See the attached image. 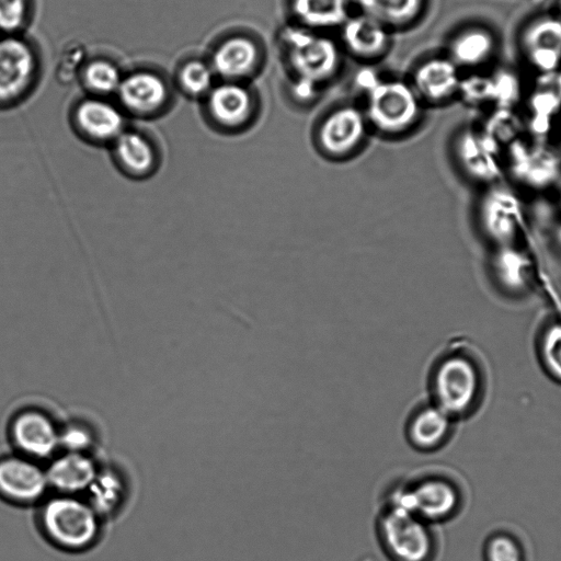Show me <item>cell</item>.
Masks as SVG:
<instances>
[{
  "instance_id": "6da1fadb",
  "label": "cell",
  "mask_w": 561,
  "mask_h": 561,
  "mask_svg": "<svg viewBox=\"0 0 561 561\" xmlns=\"http://www.w3.org/2000/svg\"><path fill=\"white\" fill-rule=\"evenodd\" d=\"M37 515L42 535L59 550L83 552L100 539L103 518L84 496L47 495L39 503Z\"/></svg>"
},
{
  "instance_id": "7a4b0ae2",
  "label": "cell",
  "mask_w": 561,
  "mask_h": 561,
  "mask_svg": "<svg viewBox=\"0 0 561 561\" xmlns=\"http://www.w3.org/2000/svg\"><path fill=\"white\" fill-rule=\"evenodd\" d=\"M282 38L296 75L294 89L302 95H314L318 85L339 68L336 44L318 31L304 26L287 27Z\"/></svg>"
},
{
  "instance_id": "3957f363",
  "label": "cell",
  "mask_w": 561,
  "mask_h": 561,
  "mask_svg": "<svg viewBox=\"0 0 561 561\" xmlns=\"http://www.w3.org/2000/svg\"><path fill=\"white\" fill-rule=\"evenodd\" d=\"M430 523L409 510L382 502L376 518V535L390 561H431L435 541Z\"/></svg>"
},
{
  "instance_id": "277c9868",
  "label": "cell",
  "mask_w": 561,
  "mask_h": 561,
  "mask_svg": "<svg viewBox=\"0 0 561 561\" xmlns=\"http://www.w3.org/2000/svg\"><path fill=\"white\" fill-rule=\"evenodd\" d=\"M382 502L400 505L431 523L455 511L458 494L454 485L442 477L421 473L400 478L387 490Z\"/></svg>"
},
{
  "instance_id": "5b68a950",
  "label": "cell",
  "mask_w": 561,
  "mask_h": 561,
  "mask_svg": "<svg viewBox=\"0 0 561 561\" xmlns=\"http://www.w3.org/2000/svg\"><path fill=\"white\" fill-rule=\"evenodd\" d=\"M367 122L383 134H399L415 124L421 98L412 85L398 80L377 79L366 89Z\"/></svg>"
},
{
  "instance_id": "8992f818",
  "label": "cell",
  "mask_w": 561,
  "mask_h": 561,
  "mask_svg": "<svg viewBox=\"0 0 561 561\" xmlns=\"http://www.w3.org/2000/svg\"><path fill=\"white\" fill-rule=\"evenodd\" d=\"M478 222L494 248L523 244L524 209L515 193L505 186L495 183L486 188L478 205Z\"/></svg>"
},
{
  "instance_id": "52a82bcc",
  "label": "cell",
  "mask_w": 561,
  "mask_h": 561,
  "mask_svg": "<svg viewBox=\"0 0 561 561\" xmlns=\"http://www.w3.org/2000/svg\"><path fill=\"white\" fill-rule=\"evenodd\" d=\"M433 403L447 414L462 413L470 408L478 390V375L471 362L459 354L440 358L430 376Z\"/></svg>"
},
{
  "instance_id": "ba28073f",
  "label": "cell",
  "mask_w": 561,
  "mask_h": 561,
  "mask_svg": "<svg viewBox=\"0 0 561 561\" xmlns=\"http://www.w3.org/2000/svg\"><path fill=\"white\" fill-rule=\"evenodd\" d=\"M10 435L19 454L41 462L60 451V425L37 408H26L16 413Z\"/></svg>"
},
{
  "instance_id": "9c48e42d",
  "label": "cell",
  "mask_w": 561,
  "mask_h": 561,
  "mask_svg": "<svg viewBox=\"0 0 561 561\" xmlns=\"http://www.w3.org/2000/svg\"><path fill=\"white\" fill-rule=\"evenodd\" d=\"M49 491L43 462L21 454L0 459V494L20 505L41 503Z\"/></svg>"
},
{
  "instance_id": "30bf717a",
  "label": "cell",
  "mask_w": 561,
  "mask_h": 561,
  "mask_svg": "<svg viewBox=\"0 0 561 561\" xmlns=\"http://www.w3.org/2000/svg\"><path fill=\"white\" fill-rule=\"evenodd\" d=\"M35 70L36 59L26 42L15 35L0 36V107L24 95Z\"/></svg>"
},
{
  "instance_id": "8fae6325",
  "label": "cell",
  "mask_w": 561,
  "mask_h": 561,
  "mask_svg": "<svg viewBox=\"0 0 561 561\" xmlns=\"http://www.w3.org/2000/svg\"><path fill=\"white\" fill-rule=\"evenodd\" d=\"M499 146L482 130L465 129L455 141V157L473 181L488 186L497 183L502 172Z\"/></svg>"
},
{
  "instance_id": "7c38bea8",
  "label": "cell",
  "mask_w": 561,
  "mask_h": 561,
  "mask_svg": "<svg viewBox=\"0 0 561 561\" xmlns=\"http://www.w3.org/2000/svg\"><path fill=\"white\" fill-rule=\"evenodd\" d=\"M78 135L93 145H112L126 129L123 112L114 104L91 98L81 101L73 111Z\"/></svg>"
},
{
  "instance_id": "4fadbf2b",
  "label": "cell",
  "mask_w": 561,
  "mask_h": 561,
  "mask_svg": "<svg viewBox=\"0 0 561 561\" xmlns=\"http://www.w3.org/2000/svg\"><path fill=\"white\" fill-rule=\"evenodd\" d=\"M496 285L506 294L523 296L537 283V266L523 244L494 248L490 262Z\"/></svg>"
},
{
  "instance_id": "5bb4252c",
  "label": "cell",
  "mask_w": 561,
  "mask_h": 561,
  "mask_svg": "<svg viewBox=\"0 0 561 561\" xmlns=\"http://www.w3.org/2000/svg\"><path fill=\"white\" fill-rule=\"evenodd\" d=\"M45 468L49 490L57 494L83 496L100 465L91 453L60 450L48 460Z\"/></svg>"
},
{
  "instance_id": "9a60e30c",
  "label": "cell",
  "mask_w": 561,
  "mask_h": 561,
  "mask_svg": "<svg viewBox=\"0 0 561 561\" xmlns=\"http://www.w3.org/2000/svg\"><path fill=\"white\" fill-rule=\"evenodd\" d=\"M116 168L127 178L142 180L151 176L160 164V151L144 133L125 129L111 145Z\"/></svg>"
},
{
  "instance_id": "2e32d148",
  "label": "cell",
  "mask_w": 561,
  "mask_h": 561,
  "mask_svg": "<svg viewBox=\"0 0 561 561\" xmlns=\"http://www.w3.org/2000/svg\"><path fill=\"white\" fill-rule=\"evenodd\" d=\"M365 114L355 106H342L328 115L319 129V142L331 156H344L356 149L367 128Z\"/></svg>"
},
{
  "instance_id": "e0dca14e",
  "label": "cell",
  "mask_w": 561,
  "mask_h": 561,
  "mask_svg": "<svg viewBox=\"0 0 561 561\" xmlns=\"http://www.w3.org/2000/svg\"><path fill=\"white\" fill-rule=\"evenodd\" d=\"M522 46L537 70H557L561 65V16L546 15L530 22L523 33Z\"/></svg>"
},
{
  "instance_id": "ac0fdd59",
  "label": "cell",
  "mask_w": 561,
  "mask_h": 561,
  "mask_svg": "<svg viewBox=\"0 0 561 561\" xmlns=\"http://www.w3.org/2000/svg\"><path fill=\"white\" fill-rule=\"evenodd\" d=\"M508 168L515 179L530 188H543L560 176V161L541 147L514 141L508 151Z\"/></svg>"
},
{
  "instance_id": "d6986e66",
  "label": "cell",
  "mask_w": 561,
  "mask_h": 561,
  "mask_svg": "<svg viewBox=\"0 0 561 561\" xmlns=\"http://www.w3.org/2000/svg\"><path fill=\"white\" fill-rule=\"evenodd\" d=\"M122 105L139 116L159 113L167 104L169 92L164 80L151 71H136L123 78L117 90Z\"/></svg>"
},
{
  "instance_id": "ffe728a7",
  "label": "cell",
  "mask_w": 561,
  "mask_h": 561,
  "mask_svg": "<svg viewBox=\"0 0 561 561\" xmlns=\"http://www.w3.org/2000/svg\"><path fill=\"white\" fill-rule=\"evenodd\" d=\"M449 427V414L433 402L423 403L409 412L404 434L413 448L428 451L437 448L445 440Z\"/></svg>"
},
{
  "instance_id": "44dd1931",
  "label": "cell",
  "mask_w": 561,
  "mask_h": 561,
  "mask_svg": "<svg viewBox=\"0 0 561 561\" xmlns=\"http://www.w3.org/2000/svg\"><path fill=\"white\" fill-rule=\"evenodd\" d=\"M252 110L253 101L250 92L237 82H224L208 92V114L220 127L242 126L249 121Z\"/></svg>"
},
{
  "instance_id": "7402d4cb",
  "label": "cell",
  "mask_w": 561,
  "mask_h": 561,
  "mask_svg": "<svg viewBox=\"0 0 561 561\" xmlns=\"http://www.w3.org/2000/svg\"><path fill=\"white\" fill-rule=\"evenodd\" d=\"M459 67L449 57L428 59L414 75V90L420 98L432 102L448 100L459 92Z\"/></svg>"
},
{
  "instance_id": "603a6c76",
  "label": "cell",
  "mask_w": 561,
  "mask_h": 561,
  "mask_svg": "<svg viewBox=\"0 0 561 561\" xmlns=\"http://www.w3.org/2000/svg\"><path fill=\"white\" fill-rule=\"evenodd\" d=\"M260 59L256 44L245 36H233L217 46L211 58V69L227 81L251 75Z\"/></svg>"
},
{
  "instance_id": "cb8c5ba5",
  "label": "cell",
  "mask_w": 561,
  "mask_h": 561,
  "mask_svg": "<svg viewBox=\"0 0 561 561\" xmlns=\"http://www.w3.org/2000/svg\"><path fill=\"white\" fill-rule=\"evenodd\" d=\"M342 37L350 51L359 57L373 58L386 49L388 30L381 22L362 13L344 22Z\"/></svg>"
},
{
  "instance_id": "d4e9b609",
  "label": "cell",
  "mask_w": 561,
  "mask_h": 561,
  "mask_svg": "<svg viewBox=\"0 0 561 561\" xmlns=\"http://www.w3.org/2000/svg\"><path fill=\"white\" fill-rule=\"evenodd\" d=\"M102 517L119 511L127 497V484L116 468L100 466L91 485L83 495Z\"/></svg>"
},
{
  "instance_id": "484cf974",
  "label": "cell",
  "mask_w": 561,
  "mask_h": 561,
  "mask_svg": "<svg viewBox=\"0 0 561 561\" xmlns=\"http://www.w3.org/2000/svg\"><path fill=\"white\" fill-rule=\"evenodd\" d=\"M495 49L494 36L485 28L469 27L458 33L449 46V58L460 68L486 62Z\"/></svg>"
},
{
  "instance_id": "4316f807",
  "label": "cell",
  "mask_w": 561,
  "mask_h": 561,
  "mask_svg": "<svg viewBox=\"0 0 561 561\" xmlns=\"http://www.w3.org/2000/svg\"><path fill=\"white\" fill-rule=\"evenodd\" d=\"M293 11L304 27L318 31L342 26L348 19L347 0H293Z\"/></svg>"
},
{
  "instance_id": "83f0119b",
  "label": "cell",
  "mask_w": 561,
  "mask_h": 561,
  "mask_svg": "<svg viewBox=\"0 0 561 561\" xmlns=\"http://www.w3.org/2000/svg\"><path fill=\"white\" fill-rule=\"evenodd\" d=\"M362 12L389 25H402L420 13L423 0H355Z\"/></svg>"
},
{
  "instance_id": "f1b7e54d",
  "label": "cell",
  "mask_w": 561,
  "mask_h": 561,
  "mask_svg": "<svg viewBox=\"0 0 561 561\" xmlns=\"http://www.w3.org/2000/svg\"><path fill=\"white\" fill-rule=\"evenodd\" d=\"M122 79L118 68L105 59H95L83 70L85 85L99 94L117 92Z\"/></svg>"
},
{
  "instance_id": "f546056e",
  "label": "cell",
  "mask_w": 561,
  "mask_h": 561,
  "mask_svg": "<svg viewBox=\"0 0 561 561\" xmlns=\"http://www.w3.org/2000/svg\"><path fill=\"white\" fill-rule=\"evenodd\" d=\"M540 353L548 370L561 379V318H554L543 328Z\"/></svg>"
},
{
  "instance_id": "4dcf8cb0",
  "label": "cell",
  "mask_w": 561,
  "mask_h": 561,
  "mask_svg": "<svg viewBox=\"0 0 561 561\" xmlns=\"http://www.w3.org/2000/svg\"><path fill=\"white\" fill-rule=\"evenodd\" d=\"M214 71L201 60L184 64L179 73L180 83L191 95H202L211 90Z\"/></svg>"
},
{
  "instance_id": "1f68e13d",
  "label": "cell",
  "mask_w": 561,
  "mask_h": 561,
  "mask_svg": "<svg viewBox=\"0 0 561 561\" xmlns=\"http://www.w3.org/2000/svg\"><path fill=\"white\" fill-rule=\"evenodd\" d=\"M60 450L91 453L95 443L92 428L81 421L60 425Z\"/></svg>"
},
{
  "instance_id": "d6a6232c",
  "label": "cell",
  "mask_w": 561,
  "mask_h": 561,
  "mask_svg": "<svg viewBox=\"0 0 561 561\" xmlns=\"http://www.w3.org/2000/svg\"><path fill=\"white\" fill-rule=\"evenodd\" d=\"M27 0H0V34L14 35L25 23Z\"/></svg>"
},
{
  "instance_id": "836d02e7",
  "label": "cell",
  "mask_w": 561,
  "mask_h": 561,
  "mask_svg": "<svg viewBox=\"0 0 561 561\" xmlns=\"http://www.w3.org/2000/svg\"><path fill=\"white\" fill-rule=\"evenodd\" d=\"M488 561H520L522 554L517 543L507 536L492 538L486 547Z\"/></svg>"
},
{
  "instance_id": "e575fe53",
  "label": "cell",
  "mask_w": 561,
  "mask_h": 561,
  "mask_svg": "<svg viewBox=\"0 0 561 561\" xmlns=\"http://www.w3.org/2000/svg\"><path fill=\"white\" fill-rule=\"evenodd\" d=\"M554 238L557 243L561 247V224L557 227L554 231Z\"/></svg>"
},
{
  "instance_id": "d590c367",
  "label": "cell",
  "mask_w": 561,
  "mask_h": 561,
  "mask_svg": "<svg viewBox=\"0 0 561 561\" xmlns=\"http://www.w3.org/2000/svg\"><path fill=\"white\" fill-rule=\"evenodd\" d=\"M560 11H561V0H560Z\"/></svg>"
}]
</instances>
